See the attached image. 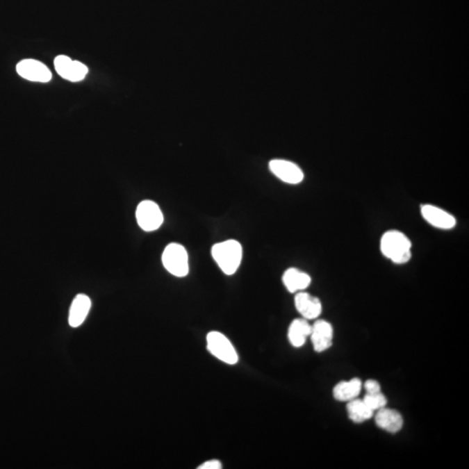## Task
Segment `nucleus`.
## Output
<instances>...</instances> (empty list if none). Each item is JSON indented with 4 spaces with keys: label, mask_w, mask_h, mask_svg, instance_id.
<instances>
[{
    "label": "nucleus",
    "mask_w": 469,
    "mask_h": 469,
    "mask_svg": "<svg viewBox=\"0 0 469 469\" xmlns=\"http://www.w3.org/2000/svg\"><path fill=\"white\" fill-rule=\"evenodd\" d=\"M412 242L404 233L395 229L385 232L381 239V252L396 264L408 263L412 257Z\"/></svg>",
    "instance_id": "obj_1"
},
{
    "label": "nucleus",
    "mask_w": 469,
    "mask_h": 469,
    "mask_svg": "<svg viewBox=\"0 0 469 469\" xmlns=\"http://www.w3.org/2000/svg\"><path fill=\"white\" fill-rule=\"evenodd\" d=\"M364 388L367 394H377V393L381 392V386L375 380H368L365 382Z\"/></svg>",
    "instance_id": "obj_19"
},
{
    "label": "nucleus",
    "mask_w": 469,
    "mask_h": 469,
    "mask_svg": "<svg viewBox=\"0 0 469 469\" xmlns=\"http://www.w3.org/2000/svg\"><path fill=\"white\" fill-rule=\"evenodd\" d=\"M311 325L307 320L295 319L288 328V337L292 346L300 347L304 345L306 340L311 336Z\"/></svg>",
    "instance_id": "obj_15"
},
{
    "label": "nucleus",
    "mask_w": 469,
    "mask_h": 469,
    "mask_svg": "<svg viewBox=\"0 0 469 469\" xmlns=\"http://www.w3.org/2000/svg\"><path fill=\"white\" fill-rule=\"evenodd\" d=\"M270 170L283 182L298 184L304 180V172L295 163L283 159H274L270 162Z\"/></svg>",
    "instance_id": "obj_8"
},
{
    "label": "nucleus",
    "mask_w": 469,
    "mask_h": 469,
    "mask_svg": "<svg viewBox=\"0 0 469 469\" xmlns=\"http://www.w3.org/2000/svg\"><path fill=\"white\" fill-rule=\"evenodd\" d=\"M363 401L374 412L385 408L387 405V399L381 394V392L377 393V394H367Z\"/></svg>",
    "instance_id": "obj_18"
},
{
    "label": "nucleus",
    "mask_w": 469,
    "mask_h": 469,
    "mask_svg": "<svg viewBox=\"0 0 469 469\" xmlns=\"http://www.w3.org/2000/svg\"><path fill=\"white\" fill-rule=\"evenodd\" d=\"M135 217L140 228L148 232L156 231L163 222L161 208L151 200H145L138 204Z\"/></svg>",
    "instance_id": "obj_5"
},
{
    "label": "nucleus",
    "mask_w": 469,
    "mask_h": 469,
    "mask_svg": "<svg viewBox=\"0 0 469 469\" xmlns=\"http://www.w3.org/2000/svg\"><path fill=\"white\" fill-rule=\"evenodd\" d=\"M347 411L349 419L356 423L364 422L374 415V411L365 404L363 400L356 398L347 403Z\"/></svg>",
    "instance_id": "obj_17"
},
{
    "label": "nucleus",
    "mask_w": 469,
    "mask_h": 469,
    "mask_svg": "<svg viewBox=\"0 0 469 469\" xmlns=\"http://www.w3.org/2000/svg\"><path fill=\"white\" fill-rule=\"evenodd\" d=\"M361 387L363 384L358 378H353L347 381H340L333 389L334 397L337 401L349 402L359 395Z\"/></svg>",
    "instance_id": "obj_16"
},
{
    "label": "nucleus",
    "mask_w": 469,
    "mask_h": 469,
    "mask_svg": "<svg viewBox=\"0 0 469 469\" xmlns=\"http://www.w3.org/2000/svg\"><path fill=\"white\" fill-rule=\"evenodd\" d=\"M283 281L290 293H295L306 290L311 283V277L297 268H290L285 271Z\"/></svg>",
    "instance_id": "obj_14"
},
{
    "label": "nucleus",
    "mask_w": 469,
    "mask_h": 469,
    "mask_svg": "<svg viewBox=\"0 0 469 469\" xmlns=\"http://www.w3.org/2000/svg\"><path fill=\"white\" fill-rule=\"evenodd\" d=\"M375 422L381 429L391 434L399 432L403 427V418L401 413L396 410L385 408L377 410Z\"/></svg>",
    "instance_id": "obj_13"
},
{
    "label": "nucleus",
    "mask_w": 469,
    "mask_h": 469,
    "mask_svg": "<svg viewBox=\"0 0 469 469\" xmlns=\"http://www.w3.org/2000/svg\"><path fill=\"white\" fill-rule=\"evenodd\" d=\"M16 71L23 79L33 82L48 83L52 78L50 69L35 59H23L17 65Z\"/></svg>",
    "instance_id": "obj_7"
},
{
    "label": "nucleus",
    "mask_w": 469,
    "mask_h": 469,
    "mask_svg": "<svg viewBox=\"0 0 469 469\" xmlns=\"http://www.w3.org/2000/svg\"><path fill=\"white\" fill-rule=\"evenodd\" d=\"M311 338L315 351L318 353L329 349L333 343V327L324 320H318L311 326Z\"/></svg>",
    "instance_id": "obj_10"
},
{
    "label": "nucleus",
    "mask_w": 469,
    "mask_h": 469,
    "mask_svg": "<svg viewBox=\"0 0 469 469\" xmlns=\"http://www.w3.org/2000/svg\"><path fill=\"white\" fill-rule=\"evenodd\" d=\"M54 66L58 74L69 82L82 81L89 72L88 67L83 63L72 60L65 55L58 56L55 58Z\"/></svg>",
    "instance_id": "obj_6"
},
{
    "label": "nucleus",
    "mask_w": 469,
    "mask_h": 469,
    "mask_svg": "<svg viewBox=\"0 0 469 469\" xmlns=\"http://www.w3.org/2000/svg\"><path fill=\"white\" fill-rule=\"evenodd\" d=\"M206 340L207 349L212 356L229 365L238 363V354L235 347L224 334L211 331L208 334Z\"/></svg>",
    "instance_id": "obj_4"
},
{
    "label": "nucleus",
    "mask_w": 469,
    "mask_h": 469,
    "mask_svg": "<svg viewBox=\"0 0 469 469\" xmlns=\"http://www.w3.org/2000/svg\"><path fill=\"white\" fill-rule=\"evenodd\" d=\"M211 255L222 272L228 276L235 274L242 259V247L236 240L215 243L212 247Z\"/></svg>",
    "instance_id": "obj_2"
},
{
    "label": "nucleus",
    "mask_w": 469,
    "mask_h": 469,
    "mask_svg": "<svg viewBox=\"0 0 469 469\" xmlns=\"http://www.w3.org/2000/svg\"><path fill=\"white\" fill-rule=\"evenodd\" d=\"M420 213L430 225L438 229H451L456 225V219L453 215L432 204L422 205Z\"/></svg>",
    "instance_id": "obj_9"
},
{
    "label": "nucleus",
    "mask_w": 469,
    "mask_h": 469,
    "mask_svg": "<svg viewBox=\"0 0 469 469\" xmlns=\"http://www.w3.org/2000/svg\"><path fill=\"white\" fill-rule=\"evenodd\" d=\"M199 469H220L222 468V463L217 460H211L204 462L198 467Z\"/></svg>",
    "instance_id": "obj_20"
},
{
    "label": "nucleus",
    "mask_w": 469,
    "mask_h": 469,
    "mask_svg": "<svg viewBox=\"0 0 469 469\" xmlns=\"http://www.w3.org/2000/svg\"><path fill=\"white\" fill-rule=\"evenodd\" d=\"M163 266L168 272L177 277H186L189 273V256L187 250L179 243H170L163 250Z\"/></svg>",
    "instance_id": "obj_3"
},
{
    "label": "nucleus",
    "mask_w": 469,
    "mask_h": 469,
    "mask_svg": "<svg viewBox=\"0 0 469 469\" xmlns=\"http://www.w3.org/2000/svg\"><path fill=\"white\" fill-rule=\"evenodd\" d=\"M295 306L297 311L306 320L318 318L322 314L321 301L307 292H298L295 297Z\"/></svg>",
    "instance_id": "obj_11"
},
{
    "label": "nucleus",
    "mask_w": 469,
    "mask_h": 469,
    "mask_svg": "<svg viewBox=\"0 0 469 469\" xmlns=\"http://www.w3.org/2000/svg\"><path fill=\"white\" fill-rule=\"evenodd\" d=\"M92 302L86 295L79 294L73 299L69 308V324L73 328H78L85 322L89 314Z\"/></svg>",
    "instance_id": "obj_12"
}]
</instances>
